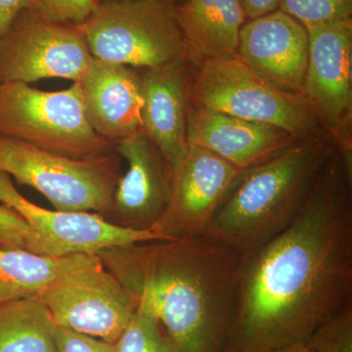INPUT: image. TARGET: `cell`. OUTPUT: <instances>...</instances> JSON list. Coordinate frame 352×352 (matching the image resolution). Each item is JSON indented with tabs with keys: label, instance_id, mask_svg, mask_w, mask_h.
<instances>
[{
	"label": "cell",
	"instance_id": "obj_5",
	"mask_svg": "<svg viewBox=\"0 0 352 352\" xmlns=\"http://www.w3.org/2000/svg\"><path fill=\"white\" fill-rule=\"evenodd\" d=\"M190 100L196 107L280 127L298 139L323 131L303 95L270 85L238 55L205 60L193 67Z\"/></svg>",
	"mask_w": 352,
	"mask_h": 352
},
{
	"label": "cell",
	"instance_id": "obj_30",
	"mask_svg": "<svg viewBox=\"0 0 352 352\" xmlns=\"http://www.w3.org/2000/svg\"><path fill=\"white\" fill-rule=\"evenodd\" d=\"M100 1H106V0H100ZM166 1H170L173 2V3L178 4L180 3V2H182L183 0H166Z\"/></svg>",
	"mask_w": 352,
	"mask_h": 352
},
{
	"label": "cell",
	"instance_id": "obj_17",
	"mask_svg": "<svg viewBox=\"0 0 352 352\" xmlns=\"http://www.w3.org/2000/svg\"><path fill=\"white\" fill-rule=\"evenodd\" d=\"M296 140L280 127L190 106L189 144L214 152L240 170L274 157Z\"/></svg>",
	"mask_w": 352,
	"mask_h": 352
},
{
	"label": "cell",
	"instance_id": "obj_4",
	"mask_svg": "<svg viewBox=\"0 0 352 352\" xmlns=\"http://www.w3.org/2000/svg\"><path fill=\"white\" fill-rule=\"evenodd\" d=\"M0 135L75 159L116 151L90 126L78 82L59 91L22 82L0 85Z\"/></svg>",
	"mask_w": 352,
	"mask_h": 352
},
{
	"label": "cell",
	"instance_id": "obj_26",
	"mask_svg": "<svg viewBox=\"0 0 352 352\" xmlns=\"http://www.w3.org/2000/svg\"><path fill=\"white\" fill-rule=\"evenodd\" d=\"M52 333L57 352H113V344L61 327L54 321Z\"/></svg>",
	"mask_w": 352,
	"mask_h": 352
},
{
	"label": "cell",
	"instance_id": "obj_13",
	"mask_svg": "<svg viewBox=\"0 0 352 352\" xmlns=\"http://www.w3.org/2000/svg\"><path fill=\"white\" fill-rule=\"evenodd\" d=\"M308 55L307 28L280 9L248 21L241 29L238 56L283 91L303 95Z\"/></svg>",
	"mask_w": 352,
	"mask_h": 352
},
{
	"label": "cell",
	"instance_id": "obj_6",
	"mask_svg": "<svg viewBox=\"0 0 352 352\" xmlns=\"http://www.w3.org/2000/svg\"><path fill=\"white\" fill-rule=\"evenodd\" d=\"M82 25L95 59L135 69L159 68L185 59L184 36L173 2L100 1Z\"/></svg>",
	"mask_w": 352,
	"mask_h": 352
},
{
	"label": "cell",
	"instance_id": "obj_8",
	"mask_svg": "<svg viewBox=\"0 0 352 352\" xmlns=\"http://www.w3.org/2000/svg\"><path fill=\"white\" fill-rule=\"evenodd\" d=\"M39 296L58 326L109 344L126 330L138 303L99 254H78Z\"/></svg>",
	"mask_w": 352,
	"mask_h": 352
},
{
	"label": "cell",
	"instance_id": "obj_27",
	"mask_svg": "<svg viewBox=\"0 0 352 352\" xmlns=\"http://www.w3.org/2000/svg\"><path fill=\"white\" fill-rule=\"evenodd\" d=\"M27 9H38L36 0H0V38L15 18Z\"/></svg>",
	"mask_w": 352,
	"mask_h": 352
},
{
	"label": "cell",
	"instance_id": "obj_24",
	"mask_svg": "<svg viewBox=\"0 0 352 352\" xmlns=\"http://www.w3.org/2000/svg\"><path fill=\"white\" fill-rule=\"evenodd\" d=\"M0 248L24 249L58 258L52 247L18 212L2 204H0Z\"/></svg>",
	"mask_w": 352,
	"mask_h": 352
},
{
	"label": "cell",
	"instance_id": "obj_14",
	"mask_svg": "<svg viewBox=\"0 0 352 352\" xmlns=\"http://www.w3.org/2000/svg\"><path fill=\"white\" fill-rule=\"evenodd\" d=\"M115 149L129 168L116 187L111 210L122 226L154 230L170 208L173 170L144 131L116 145Z\"/></svg>",
	"mask_w": 352,
	"mask_h": 352
},
{
	"label": "cell",
	"instance_id": "obj_21",
	"mask_svg": "<svg viewBox=\"0 0 352 352\" xmlns=\"http://www.w3.org/2000/svg\"><path fill=\"white\" fill-rule=\"evenodd\" d=\"M138 300L131 321L113 344V352H176L149 302Z\"/></svg>",
	"mask_w": 352,
	"mask_h": 352
},
{
	"label": "cell",
	"instance_id": "obj_20",
	"mask_svg": "<svg viewBox=\"0 0 352 352\" xmlns=\"http://www.w3.org/2000/svg\"><path fill=\"white\" fill-rule=\"evenodd\" d=\"M53 320L41 296L0 305V352H57Z\"/></svg>",
	"mask_w": 352,
	"mask_h": 352
},
{
	"label": "cell",
	"instance_id": "obj_2",
	"mask_svg": "<svg viewBox=\"0 0 352 352\" xmlns=\"http://www.w3.org/2000/svg\"><path fill=\"white\" fill-rule=\"evenodd\" d=\"M113 251L116 276L149 302L176 352H226L242 252L206 236Z\"/></svg>",
	"mask_w": 352,
	"mask_h": 352
},
{
	"label": "cell",
	"instance_id": "obj_23",
	"mask_svg": "<svg viewBox=\"0 0 352 352\" xmlns=\"http://www.w3.org/2000/svg\"><path fill=\"white\" fill-rule=\"evenodd\" d=\"M305 344L311 352H352V300L315 329Z\"/></svg>",
	"mask_w": 352,
	"mask_h": 352
},
{
	"label": "cell",
	"instance_id": "obj_28",
	"mask_svg": "<svg viewBox=\"0 0 352 352\" xmlns=\"http://www.w3.org/2000/svg\"><path fill=\"white\" fill-rule=\"evenodd\" d=\"M281 0H243L248 20L256 19L261 16L279 9Z\"/></svg>",
	"mask_w": 352,
	"mask_h": 352
},
{
	"label": "cell",
	"instance_id": "obj_1",
	"mask_svg": "<svg viewBox=\"0 0 352 352\" xmlns=\"http://www.w3.org/2000/svg\"><path fill=\"white\" fill-rule=\"evenodd\" d=\"M351 300L352 168L338 148L296 219L243 252L226 352L305 344Z\"/></svg>",
	"mask_w": 352,
	"mask_h": 352
},
{
	"label": "cell",
	"instance_id": "obj_29",
	"mask_svg": "<svg viewBox=\"0 0 352 352\" xmlns=\"http://www.w3.org/2000/svg\"><path fill=\"white\" fill-rule=\"evenodd\" d=\"M274 352H311L305 344H296L283 347Z\"/></svg>",
	"mask_w": 352,
	"mask_h": 352
},
{
	"label": "cell",
	"instance_id": "obj_10",
	"mask_svg": "<svg viewBox=\"0 0 352 352\" xmlns=\"http://www.w3.org/2000/svg\"><path fill=\"white\" fill-rule=\"evenodd\" d=\"M307 31L303 95L340 152L352 154V19Z\"/></svg>",
	"mask_w": 352,
	"mask_h": 352
},
{
	"label": "cell",
	"instance_id": "obj_12",
	"mask_svg": "<svg viewBox=\"0 0 352 352\" xmlns=\"http://www.w3.org/2000/svg\"><path fill=\"white\" fill-rule=\"evenodd\" d=\"M241 171L214 152L189 144L186 156L173 171L170 208L154 230L170 239L205 235L208 223Z\"/></svg>",
	"mask_w": 352,
	"mask_h": 352
},
{
	"label": "cell",
	"instance_id": "obj_7",
	"mask_svg": "<svg viewBox=\"0 0 352 352\" xmlns=\"http://www.w3.org/2000/svg\"><path fill=\"white\" fill-rule=\"evenodd\" d=\"M119 157L75 159L0 135V171L38 190L60 212H111Z\"/></svg>",
	"mask_w": 352,
	"mask_h": 352
},
{
	"label": "cell",
	"instance_id": "obj_25",
	"mask_svg": "<svg viewBox=\"0 0 352 352\" xmlns=\"http://www.w3.org/2000/svg\"><path fill=\"white\" fill-rule=\"evenodd\" d=\"M38 11L46 19L82 25L100 3V0H36Z\"/></svg>",
	"mask_w": 352,
	"mask_h": 352
},
{
	"label": "cell",
	"instance_id": "obj_22",
	"mask_svg": "<svg viewBox=\"0 0 352 352\" xmlns=\"http://www.w3.org/2000/svg\"><path fill=\"white\" fill-rule=\"evenodd\" d=\"M279 9L307 30L352 19V0H281Z\"/></svg>",
	"mask_w": 352,
	"mask_h": 352
},
{
	"label": "cell",
	"instance_id": "obj_11",
	"mask_svg": "<svg viewBox=\"0 0 352 352\" xmlns=\"http://www.w3.org/2000/svg\"><path fill=\"white\" fill-rule=\"evenodd\" d=\"M0 203L12 208L43 238L59 256L99 254L110 250L173 240L152 229H134L106 221L98 214L60 212L38 207L14 186L0 171Z\"/></svg>",
	"mask_w": 352,
	"mask_h": 352
},
{
	"label": "cell",
	"instance_id": "obj_16",
	"mask_svg": "<svg viewBox=\"0 0 352 352\" xmlns=\"http://www.w3.org/2000/svg\"><path fill=\"white\" fill-rule=\"evenodd\" d=\"M90 126L113 146L143 131L139 69L92 60L78 82Z\"/></svg>",
	"mask_w": 352,
	"mask_h": 352
},
{
	"label": "cell",
	"instance_id": "obj_19",
	"mask_svg": "<svg viewBox=\"0 0 352 352\" xmlns=\"http://www.w3.org/2000/svg\"><path fill=\"white\" fill-rule=\"evenodd\" d=\"M78 254L55 258L24 249L0 248V305L41 295L75 263Z\"/></svg>",
	"mask_w": 352,
	"mask_h": 352
},
{
	"label": "cell",
	"instance_id": "obj_3",
	"mask_svg": "<svg viewBox=\"0 0 352 352\" xmlns=\"http://www.w3.org/2000/svg\"><path fill=\"white\" fill-rule=\"evenodd\" d=\"M337 149L323 129L241 171L204 236L242 252L272 239L300 214Z\"/></svg>",
	"mask_w": 352,
	"mask_h": 352
},
{
	"label": "cell",
	"instance_id": "obj_18",
	"mask_svg": "<svg viewBox=\"0 0 352 352\" xmlns=\"http://www.w3.org/2000/svg\"><path fill=\"white\" fill-rule=\"evenodd\" d=\"M175 14L184 36L185 59L192 67L237 56L247 20L243 0H183L175 4Z\"/></svg>",
	"mask_w": 352,
	"mask_h": 352
},
{
	"label": "cell",
	"instance_id": "obj_9",
	"mask_svg": "<svg viewBox=\"0 0 352 352\" xmlns=\"http://www.w3.org/2000/svg\"><path fill=\"white\" fill-rule=\"evenodd\" d=\"M92 60L82 25L54 22L27 9L0 38V85L44 78L78 82Z\"/></svg>",
	"mask_w": 352,
	"mask_h": 352
},
{
	"label": "cell",
	"instance_id": "obj_15",
	"mask_svg": "<svg viewBox=\"0 0 352 352\" xmlns=\"http://www.w3.org/2000/svg\"><path fill=\"white\" fill-rule=\"evenodd\" d=\"M138 69L143 131L175 171L188 152L193 67L186 59H180L159 68Z\"/></svg>",
	"mask_w": 352,
	"mask_h": 352
}]
</instances>
